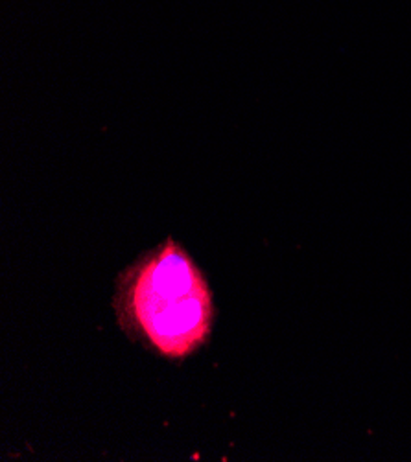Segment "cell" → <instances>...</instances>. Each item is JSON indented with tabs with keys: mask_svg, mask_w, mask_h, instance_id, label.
<instances>
[{
	"mask_svg": "<svg viewBox=\"0 0 411 462\" xmlns=\"http://www.w3.org/2000/svg\"><path fill=\"white\" fill-rule=\"evenodd\" d=\"M136 310L148 334L164 350L175 352L201 336L207 300L187 260L166 253L143 274L136 288Z\"/></svg>",
	"mask_w": 411,
	"mask_h": 462,
	"instance_id": "obj_1",
	"label": "cell"
}]
</instances>
